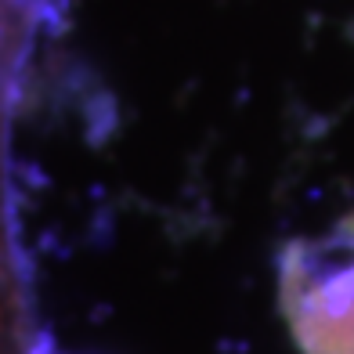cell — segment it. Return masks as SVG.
<instances>
[{
    "label": "cell",
    "instance_id": "obj_1",
    "mask_svg": "<svg viewBox=\"0 0 354 354\" xmlns=\"http://www.w3.org/2000/svg\"><path fill=\"white\" fill-rule=\"evenodd\" d=\"M279 304L300 354H354V217L286 243Z\"/></svg>",
    "mask_w": 354,
    "mask_h": 354
},
{
    "label": "cell",
    "instance_id": "obj_2",
    "mask_svg": "<svg viewBox=\"0 0 354 354\" xmlns=\"http://www.w3.org/2000/svg\"><path fill=\"white\" fill-rule=\"evenodd\" d=\"M0 344H4V268H0Z\"/></svg>",
    "mask_w": 354,
    "mask_h": 354
}]
</instances>
